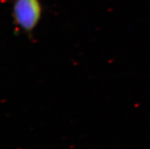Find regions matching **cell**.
Returning <instances> with one entry per match:
<instances>
[{
  "mask_svg": "<svg viewBox=\"0 0 150 149\" xmlns=\"http://www.w3.org/2000/svg\"><path fill=\"white\" fill-rule=\"evenodd\" d=\"M43 15L40 0H14L11 15L16 30L31 37Z\"/></svg>",
  "mask_w": 150,
  "mask_h": 149,
  "instance_id": "cell-1",
  "label": "cell"
}]
</instances>
